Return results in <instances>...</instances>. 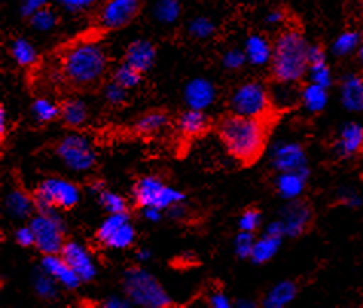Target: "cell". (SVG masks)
<instances>
[{"mask_svg":"<svg viewBox=\"0 0 363 308\" xmlns=\"http://www.w3.org/2000/svg\"><path fill=\"white\" fill-rule=\"evenodd\" d=\"M29 226L35 234V249L42 255L62 253L66 243L67 227L57 211L42 214L35 212L29 218Z\"/></svg>","mask_w":363,"mask_h":308,"instance_id":"8","label":"cell"},{"mask_svg":"<svg viewBox=\"0 0 363 308\" xmlns=\"http://www.w3.org/2000/svg\"><path fill=\"white\" fill-rule=\"evenodd\" d=\"M5 206L8 214L16 220H29L35 212L34 195L28 194L25 190L16 188L5 198Z\"/></svg>","mask_w":363,"mask_h":308,"instance_id":"18","label":"cell"},{"mask_svg":"<svg viewBox=\"0 0 363 308\" xmlns=\"http://www.w3.org/2000/svg\"><path fill=\"white\" fill-rule=\"evenodd\" d=\"M55 153L69 170L84 173L96 164V150L89 139L79 133H70L57 144Z\"/></svg>","mask_w":363,"mask_h":308,"instance_id":"9","label":"cell"},{"mask_svg":"<svg viewBox=\"0 0 363 308\" xmlns=\"http://www.w3.org/2000/svg\"><path fill=\"white\" fill-rule=\"evenodd\" d=\"M35 212L49 214L58 210L69 211L82 202V191L77 183L62 177H48L34 191Z\"/></svg>","mask_w":363,"mask_h":308,"instance_id":"6","label":"cell"},{"mask_svg":"<svg viewBox=\"0 0 363 308\" xmlns=\"http://www.w3.org/2000/svg\"><path fill=\"white\" fill-rule=\"evenodd\" d=\"M274 166L279 173L307 171L306 154L296 144L279 145L274 154Z\"/></svg>","mask_w":363,"mask_h":308,"instance_id":"17","label":"cell"},{"mask_svg":"<svg viewBox=\"0 0 363 308\" xmlns=\"http://www.w3.org/2000/svg\"><path fill=\"white\" fill-rule=\"evenodd\" d=\"M151 256H153V252H151L148 247H143V249H139L136 252V260L140 263H147L151 260Z\"/></svg>","mask_w":363,"mask_h":308,"instance_id":"50","label":"cell"},{"mask_svg":"<svg viewBox=\"0 0 363 308\" xmlns=\"http://www.w3.org/2000/svg\"><path fill=\"white\" fill-rule=\"evenodd\" d=\"M246 62H247L246 52L237 47L228 49V51L223 54V57H221V64H223L228 71H237V69L243 67Z\"/></svg>","mask_w":363,"mask_h":308,"instance_id":"40","label":"cell"},{"mask_svg":"<svg viewBox=\"0 0 363 308\" xmlns=\"http://www.w3.org/2000/svg\"><path fill=\"white\" fill-rule=\"evenodd\" d=\"M14 240L20 247H25V249H28V247H35V234L29 223L16 229Z\"/></svg>","mask_w":363,"mask_h":308,"instance_id":"43","label":"cell"},{"mask_svg":"<svg viewBox=\"0 0 363 308\" xmlns=\"http://www.w3.org/2000/svg\"><path fill=\"white\" fill-rule=\"evenodd\" d=\"M62 119L67 127H83L89 119V108L82 99L69 98L62 104Z\"/></svg>","mask_w":363,"mask_h":308,"instance_id":"25","label":"cell"},{"mask_svg":"<svg viewBox=\"0 0 363 308\" xmlns=\"http://www.w3.org/2000/svg\"><path fill=\"white\" fill-rule=\"evenodd\" d=\"M209 125L211 121L205 110H196V108H188L177 119L179 132L188 137H196L206 133Z\"/></svg>","mask_w":363,"mask_h":308,"instance_id":"20","label":"cell"},{"mask_svg":"<svg viewBox=\"0 0 363 308\" xmlns=\"http://www.w3.org/2000/svg\"><path fill=\"white\" fill-rule=\"evenodd\" d=\"M140 0H106L101 6L98 20L106 29H123L138 17Z\"/></svg>","mask_w":363,"mask_h":308,"instance_id":"10","label":"cell"},{"mask_svg":"<svg viewBox=\"0 0 363 308\" xmlns=\"http://www.w3.org/2000/svg\"><path fill=\"white\" fill-rule=\"evenodd\" d=\"M165 212H167V217L171 218V220L180 222L188 215V207L185 206V202H180V203L169 206Z\"/></svg>","mask_w":363,"mask_h":308,"instance_id":"46","label":"cell"},{"mask_svg":"<svg viewBox=\"0 0 363 308\" xmlns=\"http://www.w3.org/2000/svg\"><path fill=\"white\" fill-rule=\"evenodd\" d=\"M310 47L299 28H287L272 45L270 78L275 84H298L308 74Z\"/></svg>","mask_w":363,"mask_h":308,"instance_id":"2","label":"cell"},{"mask_svg":"<svg viewBox=\"0 0 363 308\" xmlns=\"http://www.w3.org/2000/svg\"><path fill=\"white\" fill-rule=\"evenodd\" d=\"M48 2L49 0H20V14H22V17L29 18L38 9L48 6Z\"/></svg>","mask_w":363,"mask_h":308,"instance_id":"44","label":"cell"},{"mask_svg":"<svg viewBox=\"0 0 363 308\" xmlns=\"http://www.w3.org/2000/svg\"><path fill=\"white\" fill-rule=\"evenodd\" d=\"M327 87L310 81V84L306 86L304 91L301 92V101L307 110L313 113L320 112L327 104Z\"/></svg>","mask_w":363,"mask_h":308,"instance_id":"30","label":"cell"},{"mask_svg":"<svg viewBox=\"0 0 363 308\" xmlns=\"http://www.w3.org/2000/svg\"><path fill=\"white\" fill-rule=\"evenodd\" d=\"M123 292L128 301L138 307L167 308L173 300L157 278L139 266H132L123 275Z\"/></svg>","mask_w":363,"mask_h":308,"instance_id":"4","label":"cell"},{"mask_svg":"<svg viewBox=\"0 0 363 308\" xmlns=\"http://www.w3.org/2000/svg\"><path fill=\"white\" fill-rule=\"evenodd\" d=\"M257 241V236L254 232L240 231L234 240V252L240 258V260H250L252 251Z\"/></svg>","mask_w":363,"mask_h":308,"instance_id":"37","label":"cell"},{"mask_svg":"<svg viewBox=\"0 0 363 308\" xmlns=\"http://www.w3.org/2000/svg\"><path fill=\"white\" fill-rule=\"evenodd\" d=\"M208 304L213 308H230L234 305V302L229 300V296L220 290L213 292L208 296Z\"/></svg>","mask_w":363,"mask_h":308,"instance_id":"45","label":"cell"},{"mask_svg":"<svg viewBox=\"0 0 363 308\" xmlns=\"http://www.w3.org/2000/svg\"><path fill=\"white\" fill-rule=\"evenodd\" d=\"M308 171H287L281 173L277 178V191L289 200L299 197L304 191Z\"/></svg>","mask_w":363,"mask_h":308,"instance_id":"21","label":"cell"},{"mask_svg":"<svg viewBox=\"0 0 363 308\" xmlns=\"http://www.w3.org/2000/svg\"><path fill=\"white\" fill-rule=\"evenodd\" d=\"M282 18H284V14H282L281 11H274L267 16V22L270 25H277V23L282 22Z\"/></svg>","mask_w":363,"mask_h":308,"instance_id":"52","label":"cell"},{"mask_svg":"<svg viewBox=\"0 0 363 308\" xmlns=\"http://www.w3.org/2000/svg\"><path fill=\"white\" fill-rule=\"evenodd\" d=\"M308 74L311 83H316L319 86L330 87L331 84V74H330V67L327 66V62L324 63H318V64H311L308 67Z\"/></svg>","mask_w":363,"mask_h":308,"instance_id":"41","label":"cell"},{"mask_svg":"<svg viewBox=\"0 0 363 308\" xmlns=\"http://www.w3.org/2000/svg\"><path fill=\"white\" fill-rule=\"evenodd\" d=\"M33 289L35 295L38 297H42V300L55 301L62 285H60L42 266H38L33 273Z\"/></svg>","mask_w":363,"mask_h":308,"instance_id":"24","label":"cell"},{"mask_svg":"<svg viewBox=\"0 0 363 308\" xmlns=\"http://www.w3.org/2000/svg\"><path fill=\"white\" fill-rule=\"evenodd\" d=\"M279 222L284 227L286 235L291 238L302 236L308 231L311 222H313V210L307 202L294 198V202H290L284 207Z\"/></svg>","mask_w":363,"mask_h":308,"instance_id":"11","label":"cell"},{"mask_svg":"<svg viewBox=\"0 0 363 308\" xmlns=\"http://www.w3.org/2000/svg\"><path fill=\"white\" fill-rule=\"evenodd\" d=\"M128 89L118 84L112 79V81H108L104 87V98L107 104L113 107H121L128 103Z\"/></svg>","mask_w":363,"mask_h":308,"instance_id":"39","label":"cell"},{"mask_svg":"<svg viewBox=\"0 0 363 308\" xmlns=\"http://www.w3.org/2000/svg\"><path fill=\"white\" fill-rule=\"evenodd\" d=\"M156 46L145 38H138L130 43L125 49L124 62L138 69L139 72L147 74L156 62Z\"/></svg>","mask_w":363,"mask_h":308,"instance_id":"16","label":"cell"},{"mask_svg":"<svg viewBox=\"0 0 363 308\" xmlns=\"http://www.w3.org/2000/svg\"><path fill=\"white\" fill-rule=\"evenodd\" d=\"M62 256L67 261V264L72 267L77 275L82 278L83 283H90L96 276V264L94 261V256L90 255L87 247L78 241L66 240Z\"/></svg>","mask_w":363,"mask_h":308,"instance_id":"12","label":"cell"},{"mask_svg":"<svg viewBox=\"0 0 363 308\" xmlns=\"http://www.w3.org/2000/svg\"><path fill=\"white\" fill-rule=\"evenodd\" d=\"M135 203L139 207H157L167 211L169 206L185 202L186 194L177 188L165 183L156 176H144L136 181L132 190Z\"/></svg>","mask_w":363,"mask_h":308,"instance_id":"7","label":"cell"},{"mask_svg":"<svg viewBox=\"0 0 363 308\" xmlns=\"http://www.w3.org/2000/svg\"><path fill=\"white\" fill-rule=\"evenodd\" d=\"M0 133H2V139L6 136V110L5 107H0Z\"/></svg>","mask_w":363,"mask_h":308,"instance_id":"51","label":"cell"},{"mask_svg":"<svg viewBox=\"0 0 363 308\" xmlns=\"http://www.w3.org/2000/svg\"><path fill=\"white\" fill-rule=\"evenodd\" d=\"M182 14V5L179 0H157L153 8V16L159 23L171 25Z\"/></svg>","mask_w":363,"mask_h":308,"instance_id":"32","label":"cell"},{"mask_svg":"<svg viewBox=\"0 0 363 308\" xmlns=\"http://www.w3.org/2000/svg\"><path fill=\"white\" fill-rule=\"evenodd\" d=\"M333 152L340 161L363 159V127L356 122L347 124L333 144Z\"/></svg>","mask_w":363,"mask_h":308,"instance_id":"13","label":"cell"},{"mask_svg":"<svg viewBox=\"0 0 363 308\" xmlns=\"http://www.w3.org/2000/svg\"><path fill=\"white\" fill-rule=\"evenodd\" d=\"M143 75L144 74L139 72L138 69H135L133 66H130L128 63L123 62L115 69L112 79H113V81H116L118 84L128 89V91H132V89L138 87L140 84V81H143Z\"/></svg>","mask_w":363,"mask_h":308,"instance_id":"33","label":"cell"},{"mask_svg":"<svg viewBox=\"0 0 363 308\" xmlns=\"http://www.w3.org/2000/svg\"><path fill=\"white\" fill-rule=\"evenodd\" d=\"M188 33L194 38L206 40V38L214 35L216 25L211 18H208L205 16H200V17H196L191 20L188 25Z\"/></svg>","mask_w":363,"mask_h":308,"instance_id":"36","label":"cell"},{"mask_svg":"<svg viewBox=\"0 0 363 308\" xmlns=\"http://www.w3.org/2000/svg\"><path fill=\"white\" fill-rule=\"evenodd\" d=\"M98 203L103 206V210L107 211V214H118V212H125L128 211V203L125 197H123L118 193L104 190L96 194Z\"/></svg>","mask_w":363,"mask_h":308,"instance_id":"35","label":"cell"},{"mask_svg":"<svg viewBox=\"0 0 363 308\" xmlns=\"http://www.w3.org/2000/svg\"><path fill=\"white\" fill-rule=\"evenodd\" d=\"M281 240H282V236L270 235V234H266L261 238H257L254 251H252V255H250V261L255 264H264V263L270 261L272 258L275 256V253L278 252L279 246H281Z\"/></svg>","mask_w":363,"mask_h":308,"instance_id":"26","label":"cell"},{"mask_svg":"<svg viewBox=\"0 0 363 308\" xmlns=\"http://www.w3.org/2000/svg\"><path fill=\"white\" fill-rule=\"evenodd\" d=\"M245 52L247 57V62L254 66L269 64L272 57V45L263 35H250L245 46Z\"/></svg>","mask_w":363,"mask_h":308,"instance_id":"23","label":"cell"},{"mask_svg":"<svg viewBox=\"0 0 363 308\" xmlns=\"http://www.w3.org/2000/svg\"><path fill=\"white\" fill-rule=\"evenodd\" d=\"M40 266L54 278V280L62 285V289L74 292L79 285L83 284L82 278L77 275V272L67 264V261L62 256V253L55 255H42V261Z\"/></svg>","mask_w":363,"mask_h":308,"instance_id":"14","label":"cell"},{"mask_svg":"<svg viewBox=\"0 0 363 308\" xmlns=\"http://www.w3.org/2000/svg\"><path fill=\"white\" fill-rule=\"evenodd\" d=\"M277 119L229 113L217 125V133L228 154L243 166L255 165L263 157Z\"/></svg>","mask_w":363,"mask_h":308,"instance_id":"1","label":"cell"},{"mask_svg":"<svg viewBox=\"0 0 363 308\" xmlns=\"http://www.w3.org/2000/svg\"><path fill=\"white\" fill-rule=\"evenodd\" d=\"M357 59H359V63H360V66L363 69V38L360 40V43L357 46Z\"/></svg>","mask_w":363,"mask_h":308,"instance_id":"53","label":"cell"},{"mask_svg":"<svg viewBox=\"0 0 363 308\" xmlns=\"http://www.w3.org/2000/svg\"><path fill=\"white\" fill-rule=\"evenodd\" d=\"M140 214H143L144 220L150 223H159L164 218L165 211L157 210V207H140Z\"/></svg>","mask_w":363,"mask_h":308,"instance_id":"48","label":"cell"},{"mask_svg":"<svg viewBox=\"0 0 363 308\" xmlns=\"http://www.w3.org/2000/svg\"><path fill=\"white\" fill-rule=\"evenodd\" d=\"M133 304L128 301V297L124 295V296H110L108 300H106L103 302V307L106 308H128L132 307Z\"/></svg>","mask_w":363,"mask_h":308,"instance_id":"49","label":"cell"},{"mask_svg":"<svg viewBox=\"0 0 363 308\" xmlns=\"http://www.w3.org/2000/svg\"><path fill=\"white\" fill-rule=\"evenodd\" d=\"M298 293V289L295 283L291 281H284V283H279L278 285H275L274 289H272L263 301L264 307L269 308H275V307H282V305H287L291 301L295 300V296Z\"/></svg>","mask_w":363,"mask_h":308,"instance_id":"28","label":"cell"},{"mask_svg":"<svg viewBox=\"0 0 363 308\" xmlns=\"http://www.w3.org/2000/svg\"><path fill=\"white\" fill-rule=\"evenodd\" d=\"M359 43H360V40H359V35L356 33H345L337 38V42L335 45V52L337 55L348 54L356 46H359Z\"/></svg>","mask_w":363,"mask_h":308,"instance_id":"42","label":"cell"},{"mask_svg":"<svg viewBox=\"0 0 363 308\" xmlns=\"http://www.w3.org/2000/svg\"><path fill=\"white\" fill-rule=\"evenodd\" d=\"M135 241H136V229L132 220H127L125 223L116 227V229L106 238L103 246L108 247V249L124 251V249H128V247H132Z\"/></svg>","mask_w":363,"mask_h":308,"instance_id":"27","label":"cell"},{"mask_svg":"<svg viewBox=\"0 0 363 308\" xmlns=\"http://www.w3.org/2000/svg\"><path fill=\"white\" fill-rule=\"evenodd\" d=\"M11 57L20 67H31L37 63V51L26 38H16L11 45Z\"/></svg>","mask_w":363,"mask_h":308,"instance_id":"31","label":"cell"},{"mask_svg":"<svg viewBox=\"0 0 363 308\" xmlns=\"http://www.w3.org/2000/svg\"><path fill=\"white\" fill-rule=\"evenodd\" d=\"M57 23H58V14L50 6L38 9L37 13H34L31 17H29V25H31L34 31L37 33L52 31V29L57 26Z\"/></svg>","mask_w":363,"mask_h":308,"instance_id":"34","label":"cell"},{"mask_svg":"<svg viewBox=\"0 0 363 308\" xmlns=\"http://www.w3.org/2000/svg\"><path fill=\"white\" fill-rule=\"evenodd\" d=\"M108 67L106 49L95 42H83L72 46L62 58L60 74L75 89L96 86Z\"/></svg>","mask_w":363,"mask_h":308,"instance_id":"3","label":"cell"},{"mask_svg":"<svg viewBox=\"0 0 363 308\" xmlns=\"http://www.w3.org/2000/svg\"><path fill=\"white\" fill-rule=\"evenodd\" d=\"M31 113L34 119L40 124L54 122L55 119L62 118V105L50 101L49 98H35L31 105Z\"/></svg>","mask_w":363,"mask_h":308,"instance_id":"29","label":"cell"},{"mask_svg":"<svg viewBox=\"0 0 363 308\" xmlns=\"http://www.w3.org/2000/svg\"><path fill=\"white\" fill-rule=\"evenodd\" d=\"M360 5H362V16H363V0H360Z\"/></svg>","mask_w":363,"mask_h":308,"instance_id":"54","label":"cell"},{"mask_svg":"<svg viewBox=\"0 0 363 308\" xmlns=\"http://www.w3.org/2000/svg\"><path fill=\"white\" fill-rule=\"evenodd\" d=\"M263 223V214L255 206H250L243 211L238 218V229L246 232H257Z\"/></svg>","mask_w":363,"mask_h":308,"instance_id":"38","label":"cell"},{"mask_svg":"<svg viewBox=\"0 0 363 308\" xmlns=\"http://www.w3.org/2000/svg\"><path fill=\"white\" fill-rule=\"evenodd\" d=\"M217 91L216 86L206 78H194L186 83L184 98L188 108L196 110H206L216 101Z\"/></svg>","mask_w":363,"mask_h":308,"instance_id":"15","label":"cell"},{"mask_svg":"<svg viewBox=\"0 0 363 308\" xmlns=\"http://www.w3.org/2000/svg\"><path fill=\"white\" fill-rule=\"evenodd\" d=\"M60 5L65 6L67 11H72V13H77V11H82V9L87 8L89 5H92L95 0H58Z\"/></svg>","mask_w":363,"mask_h":308,"instance_id":"47","label":"cell"},{"mask_svg":"<svg viewBox=\"0 0 363 308\" xmlns=\"http://www.w3.org/2000/svg\"><path fill=\"white\" fill-rule=\"evenodd\" d=\"M229 105L230 113L250 118L277 119V115H281L282 112L275 104L272 92L258 81L240 84L232 93Z\"/></svg>","mask_w":363,"mask_h":308,"instance_id":"5","label":"cell"},{"mask_svg":"<svg viewBox=\"0 0 363 308\" xmlns=\"http://www.w3.org/2000/svg\"><path fill=\"white\" fill-rule=\"evenodd\" d=\"M342 104L351 112H363V72L347 75L340 84Z\"/></svg>","mask_w":363,"mask_h":308,"instance_id":"19","label":"cell"},{"mask_svg":"<svg viewBox=\"0 0 363 308\" xmlns=\"http://www.w3.org/2000/svg\"><path fill=\"white\" fill-rule=\"evenodd\" d=\"M169 125V116L165 112L155 110V112H148L138 118V121L135 122L133 128L135 132L140 136H153L157 135Z\"/></svg>","mask_w":363,"mask_h":308,"instance_id":"22","label":"cell"}]
</instances>
